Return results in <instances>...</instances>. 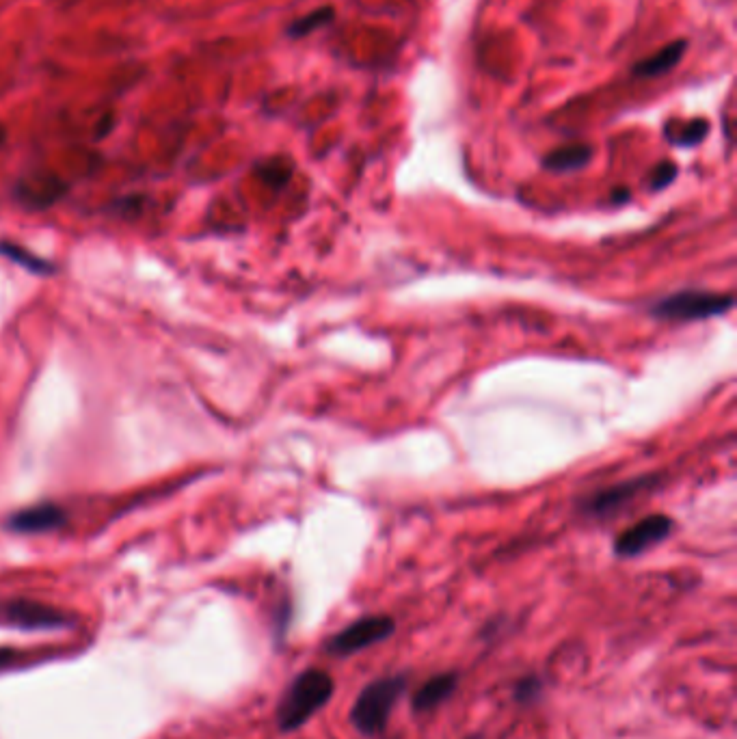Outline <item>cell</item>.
I'll return each mask as SVG.
<instances>
[{"mask_svg": "<svg viewBox=\"0 0 737 739\" xmlns=\"http://www.w3.org/2000/svg\"><path fill=\"white\" fill-rule=\"evenodd\" d=\"M335 683L320 668H307L294 677L277 705V727L284 733L305 727L333 696Z\"/></svg>", "mask_w": 737, "mask_h": 739, "instance_id": "1", "label": "cell"}, {"mask_svg": "<svg viewBox=\"0 0 737 739\" xmlns=\"http://www.w3.org/2000/svg\"><path fill=\"white\" fill-rule=\"evenodd\" d=\"M407 690V675H392L370 681L351 707V724L366 737L381 735L400 696Z\"/></svg>", "mask_w": 737, "mask_h": 739, "instance_id": "2", "label": "cell"}, {"mask_svg": "<svg viewBox=\"0 0 737 739\" xmlns=\"http://www.w3.org/2000/svg\"><path fill=\"white\" fill-rule=\"evenodd\" d=\"M733 294L712 290H681L660 299L651 307L653 318L668 322H699L725 316L733 309Z\"/></svg>", "mask_w": 737, "mask_h": 739, "instance_id": "3", "label": "cell"}, {"mask_svg": "<svg viewBox=\"0 0 737 739\" xmlns=\"http://www.w3.org/2000/svg\"><path fill=\"white\" fill-rule=\"evenodd\" d=\"M396 631V623L392 616H364L359 621L346 625L338 634H333L325 642V651L333 657H348L353 653L364 651L372 644H379L390 638Z\"/></svg>", "mask_w": 737, "mask_h": 739, "instance_id": "4", "label": "cell"}, {"mask_svg": "<svg viewBox=\"0 0 737 739\" xmlns=\"http://www.w3.org/2000/svg\"><path fill=\"white\" fill-rule=\"evenodd\" d=\"M673 530L675 521L668 515H649L616 536L614 554L619 558H636L649 552L651 547L666 541L668 536L673 534Z\"/></svg>", "mask_w": 737, "mask_h": 739, "instance_id": "5", "label": "cell"}, {"mask_svg": "<svg viewBox=\"0 0 737 739\" xmlns=\"http://www.w3.org/2000/svg\"><path fill=\"white\" fill-rule=\"evenodd\" d=\"M653 482H655L653 476H642V478L621 482V485L601 489L582 502V510L593 517L612 515L614 510H619L627 502H632L634 497H638L642 491L653 487Z\"/></svg>", "mask_w": 737, "mask_h": 739, "instance_id": "6", "label": "cell"}, {"mask_svg": "<svg viewBox=\"0 0 737 739\" xmlns=\"http://www.w3.org/2000/svg\"><path fill=\"white\" fill-rule=\"evenodd\" d=\"M5 616L9 623L24 629H61L70 625V616H65L61 610L24 599L7 603Z\"/></svg>", "mask_w": 737, "mask_h": 739, "instance_id": "7", "label": "cell"}, {"mask_svg": "<svg viewBox=\"0 0 737 739\" xmlns=\"http://www.w3.org/2000/svg\"><path fill=\"white\" fill-rule=\"evenodd\" d=\"M65 519L67 517L61 506L39 504V506L24 508V510H18V513L9 515L7 528L18 534H42V532L61 528Z\"/></svg>", "mask_w": 737, "mask_h": 739, "instance_id": "8", "label": "cell"}, {"mask_svg": "<svg viewBox=\"0 0 737 739\" xmlns=\"http://www.w3.org/2000/svg\"><path fill=\"white\" fill-rule=\"evenodd\" d=\"M459 675L457 673H441L433 679H428L422 688L413 694V711L424 714V711H433L441 703H446L448 698L457 692Z\"/></svg>", "mask_w": 737, "mask_h": 739, "instance_id": "9", "label": "cell"}, {"mask_svg": "<svg viewBox=\"0 0 737 739\" xmlns=\"http://www.w3.org/2000/svg\"><path fill=\"white\" fill-rule=\"evenodd\" d=\"M593 160V147L586 143H573V145H565L558 147V150L549 152L543 158V167L547 171L554 173H571V171H580L584 169L588 163Z\"/></svg>", "mask_w": 737, "mask_h": 739, "instance_id": "10", "label": "cell"}, {"mask_svg": "<svg viewBox=\"0 0 737 739\" xmlns=\"http://www.w3.org/2000/svg\"><path fill=\"white\" fill-rule=\"evenodd\" d=\"M686 48H688V42L686 39H677V42L668 44L666 48H662L658 55H653L645 61H640L634 65V74L638 78H655V76H662L666 72L673 70V67L683 59V55H686Z\"/></svg>", "mask_w": 737, "mask_h": 739, "instance_id": "11", "label": "cell"}, {"mask_svg": "<svg viewBox=\"0 0 737 739\" xmlns=\"http://www.w3.org/2000/svg\"><path fill=\"white\" fill-rule=\"evenodd\" d=\"M709 128H712V126H709L707 119H692V122H688L686 126H681L677 132L666 130V139H670L679 147H694L707 137Z\"/></svg>", "mask_w": 737, "mask_h": 739, "instance_id": "12", "label": "cell"}, {"mask_svg": "<svg viewBox=\"0 0 737 739\" xmlns=\"http://www.w3.org/2000/svg\"><path fill=\"white\" fill-rule=\"evenodd\" d=\"M333 16H335L333 7H320V9L312 11V13H307L305 18H301L297 22H292L288 26V35L290 37H305V35H310L316 29H320V26L329 24L333 20Z\"/></svg>", "mask_w": 737, "mask_h": 739, "instance_id": "13", "label": "cell"}, {"mask_svg": "<svg viewBox=\"0 0 737 739\" xmlns=\"http://www.w3.org/2000/svg\"><path fill=\"white\" fill-rule=\"evenodd\" d=\"M258 173L266 184H273V186H284L290 180V167L279 158L268 160V163L260 165Z\"/></svg>", "mask_w": 737, "mask_h": 739, "instance_id": "14", "label": "cell"}, {"mask_svg": "<svg viewBox=\"0 0 737 739\" xmlns=\"http://www.w3.org/2000/svg\"><path fill=\"white\" fill-rule=\"evenodd\" d=\"M677 173H679L677 165L670 163V160H664V163H660L658 167L651 171V188H653V191H664L666 186H670L675 182Z\"/></svg>", "mask_w": 737, "mask_h": 739, "instance_id": "15", "label": "cell"}, {"mask_svg": "<svg viewBox=\"0 0 737 739\" xmlns=\"http://www.w3.org/2000/svg\"><path fill=\"white\" fill-rule=\"evenodd\" d=\"M539 694H541V681L536 679V677L521 679L517 683V688H515V698H517L519 703H530Z\"/></svg>", "mask_w": 737, "mask_h": 739, "instance_id": "16", "label": "cell"}, {"mask_svg": "<svg viewBox=\"0 0 737 739\" xmlns=\"http://www.w3.org/2000/svg\"><path fill=\"white\" fill-rule=\"evenodd\" d=\"M0 251H3L5 255H9V258H11V260L22 262V264H24L26 268H33V271H39V273H42V271H46V264H44L42 260H39V258H33V255H29V253H24V251H20L18 247L0 245Z\"/></svg>", "mask_w": 737, "mask_h": 739, "instance_id": "17", "label": "cell"}, {"mask_svg": "<svg viewBox=\"0 0 737 739\" xmlns=\"http://www.w3.org/2000/svg\"><path fill=\"white\" fill-rule=\"evenodd\" d=\"M18 657V651L13 649H0V668H7L13 660Z\"/></svg>", "mask_w": 737, "mask_h": 739, "instance_id": "18", "label": "cell"}, {"mask_svg": "<svg viewBox=\"0 0 737 739\" xmlns=\"http://www.w3.org/2000/svg\"><path fill=\"white\" fill-rule=\"evenodd\" d=\"M3 143H5V130L0 128V147H3Z\"/></svg>", "mask_w": 737, "mask_h": 739, "instance_id": "19", "label": "cell"}]
</instances>
